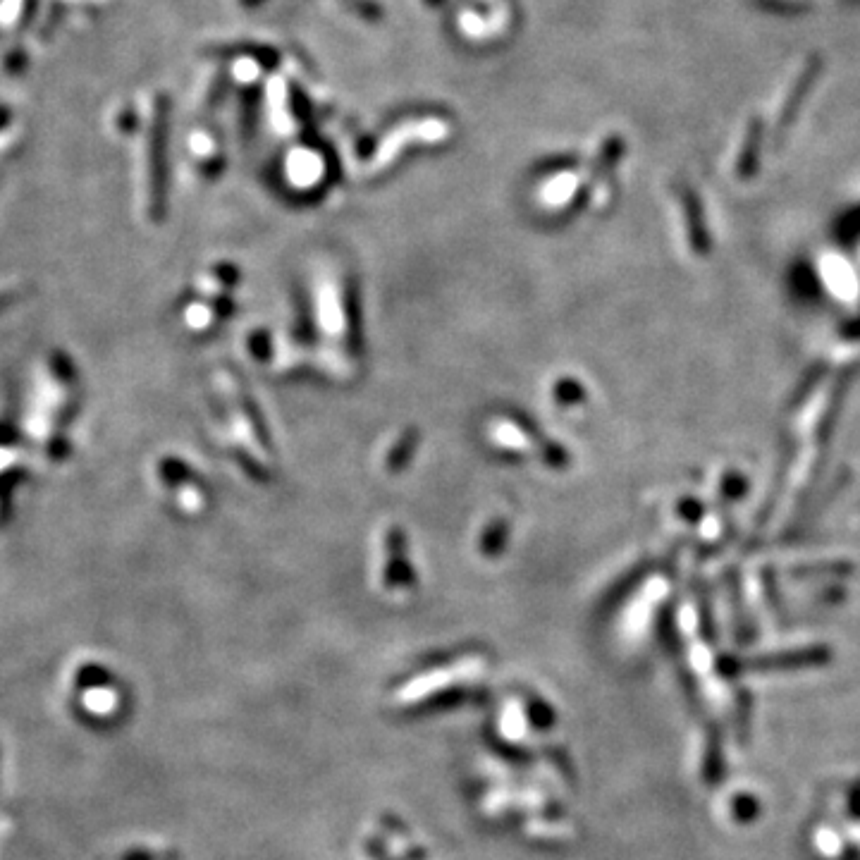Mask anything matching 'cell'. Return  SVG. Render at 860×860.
<instances>
[{
    "mask_svg": "<svg viewBox=\"0 0 860 860\" xmlns=\"http://www.w3.org/2000/svg\"><path fill=\"white\" fill-rule=\"evenodd\" d=\"M825 67V60L820 58V55H813V58L808 60L806 67H803V72L798 75V79L791 86L789 98H786L784 108H782V127L791 125V120L796 118L798 110H801V103L806 101V96L810 94V89H813L817 75H820V70Z\"/></svg>",
    "mask_w": 860,
    "mask_h": 860,
    "instance_id": "6da1fadb",
    "label": "cell"
}]
</instances>
